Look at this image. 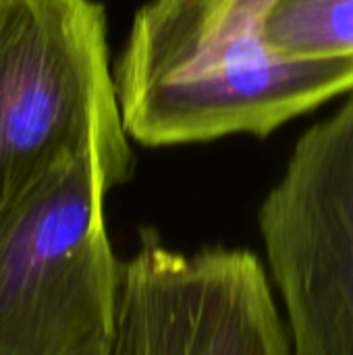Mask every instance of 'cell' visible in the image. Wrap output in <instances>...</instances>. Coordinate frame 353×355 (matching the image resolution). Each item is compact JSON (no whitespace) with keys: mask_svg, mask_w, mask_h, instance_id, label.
Masks as SVG:
<instances>
[{"mask_svg":"<svg viewBox=\"0 0 353 355\" xmlns=\"http://www.w3.org/2000/svg\"><path fill=\"white\" fill-rule=\"evenodd\" d=\"M264 40L287 60L353 58V0H279Z\"/></svg>","mask_w":353,"mask_h":355,"instance_id":"obj_6","label":"cell"},{"mask_svg":"<svg viewBox=\"0 0 353 355\" xmlns=\"http://www.w3.org/2000/svg\"><path fill=\"white\" fill-rule=\"evenodd\" d=\"M131 152L94 0H0V210L62 158Z\"/></svg>","mask_w":353,"mask_h":355,"instance_id":"obj_3","label":"cell"},{"mask_svg":"<svg viewBox=\"0 0 353 355\" xmlns=\"http://www.w3.org/2000/svg\"><path fill=\"white\" fill-rule=\"evenodd\" d=\"M258 227L291 355H353V92L298 139Z\"/></svg>","mask_w":353,"mask_h":355,"instance_id":"obj_4","label":"cell"},{"mask_svg":"<svg viewBox=\"0 0 353 355\" xmlns=\"http://www.w3.org/2000/svg\"><path fill=\"white\" fill-rule=\"evenodd\" d=\"M131 173L133 152L92 146L0 210V355H79L108 343L121 262L104 200Z\"/></svg>","mask_w":353,"mask_h":355,"instance_id":"obj_2","label":"cell"},{"mask_svg":"<svg viewBox=\"0 0 353 355\" xmlns=\"http://www.w3.org/2000/svg\"><path fill=\"white\" fill-rule=\"evenodd\" d=\"M279 0H150L114 69L125 133L141 146L264 137L353 92V58L287 60L264 40Z\"/></svg>","mask_w":353,"mask_h":355,"instance_id":"obj_1","label":"cell"},{"mask_svg":"<svg viewBox=\"0 0 353 355\" xmlns=\"http://www.w3.org/2000/svg\"><path fill=\"white\" fill-rule=\"evenodd\" d=\"M104 354V347L102 349H92V352H85V354H79V355H102Z\"/></svg>","mask_w":353,"mask_h":355,"instance_id":"obj_7","label":"cell"},{"mask_svg":"<svg viewBox=\"0 0 353 355\" xmlns=\"http://www.w3.org/2000/svg\"><path fill=\"white\" fill-rule=\"evenodd\" d=\"M102 355H291L266 268L248 250L183 254L144 231L121 262Z\"/></svg>","mask_w":353,"mask_h":355,"instance_id":"obj_5","label":"cell"}]
</instances>
